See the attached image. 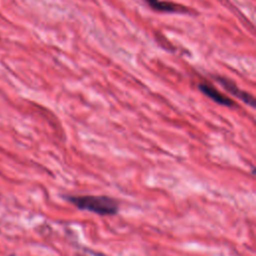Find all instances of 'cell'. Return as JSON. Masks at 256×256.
Returning <instances> with one entry per match:
<instances>
[{
    "label": "cell",
    "mask_w": 256,
    "mask_h": 256,
    "mask_svg": "<svg viewBox=\"0 0 256 256\" xmlns=\"http://www.w3.org/2000/svg\"><path fill=\"white\" fill-rule=\"evenodd\" d=\"M215 79L232 95H234L235 97L241 99L243 102H245L246 104L250 105L251 107H254L255 101L252 95H250L249 93L241 90L240 88H238V86L230 79H227L225 77H221V76H215Z\"/></svg>",
    "instance_id": "7a4b0ae2"
},
{
    "label": "cell",
    "mask_w": 256,
    "mask_h": 256,
    "mask_svg": "<svg viewBox=\"0 0 256 256\" xmlns=\"http://www.w3.org/2000/svg\"><path fill=\"white\" fill-rule=\"evenodd\" d=\"M146 3L154 10L160 12H186L187 9L183 6L169 2H161L159 0H145Z\"/></svg>",
    "instance_id": "277c9868"
},
{
    "label": "cell",
    "mask_w": 256,
    "mask_h": 256,
    "mask_svg": "<svg viewBox=\"0 0 256 256\" xmlns=\"http://www.w3.org/2000/svg\"><path fill=\"white\" fill-rule=\"evenodd\" d=\"M198 88L203 94H205L207 97H209L210 99H212L213 101H215L216 103H218L220 105H224L227 107H232L235 105L234 101L231 98L220 93L216 88H214L210 84L200 83L198 85Z\"/></svg>",
    "instance_id": "3957f363"
},
{
    "label": "cell",
    "mask_w": 256,
    "mask_h": 256,
    "mask_svg": "<svg viewBox=\"0 0 256 256\" xmlns=\"http://www.w3.org/2000/svg\"><path fill=\"white\" fill-rule=\"evenodd\" d=\"M66 200L79 210L89 211L101 216L115 215L119 211L118 202L105 195H66Z\"/></svg>",
    "instance_id": "6da1fadb"
}]
</instances>
